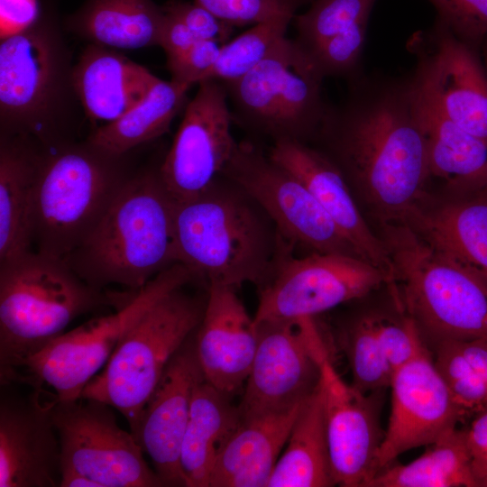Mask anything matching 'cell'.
Segmentation results:
<instances>
[{"instance_id":"obj_1","label":"cell","mask_w":487,"mask_h":487,"mask_svg":"<svg viewBox=\"0 0 487 487\" xmlns=\"http://www.w3.org/2000/svg\"><path fill=\"white\" fill-rule=\"evenodd\" d=\"M345 98L328 105L314 136L322 152L359 191L380 224L404 223L431 179L422 94L405 77L361 73Z\"/></svg>"},{"instance_id":"obj_2","label":"cell","mask_w":487,"mask_h":487,"mask_svg":"<svg viewBox=\"0 0 487 487\" xmlns=\"http://www.w3.org/2000/svg\"><path fill=\"white\" fill-rule=\"evenodd\" d=\"M173 241L176 262L194 278L235 289L265 285L290 249L263 209L223 174L176 201Z\"/></svg>"},{"instance_id":"obj_3","label":"cell","mask_w":487,"mask_h":487,"mask_svg":"<svg viewBox=\"0 0 487 487\" xmlns=\"http://www.w3.org/2000/svg\"><path fill=\"white\" fill-rule=\"evenodd\" d=\"M175 203L159 170L131 176L94 231L64 262L93 288L139 290L177 263Z\"/></svg>"},{"instance_id":"obj_4","label":"cell","mask_w":487,"mask_h":487,"mask_svg":"<svg viewBox=\"0 0 487 487\" xmlns=\"http://www.w3.org/2000/svg\"><path fill=\"white\" fill-rule=\"evenodd\" d=\"M393 266L391 289L399 310L424 344L487 341V280L435 248L404 223L381 224Z\"/></svg>"},{"instance_id":"obj_5","label":"cell","mask_w":487,"mask_h":487,"mask_svg":"<svg viewBox=\"0 0 487 487\" xmlns=\"http://www.w3.org/2000/svg\"><path fill=\"white\" fill-rule=\"evenodd\" d=\"M62 259L32 250L0 263V381H17L23 363L78 317L108 303Z\"/></svg>"},{"instance_id":"obj_6","label":"cell","mask_w":487,"mask_h":487,"mask_svg":"<svg viewBox=\"0 0 487 487\" xmlns=\"http://www.w3.org/2000/svg\"><path fill=\"white\" fill-rule=\"evenodd\" d=\"M121 157L89 142L42 158L32 220L36 252L63 260L87 238L131 177Z\"/></svg>"},{"instance_id":"obj_7","label":"cell","mask_w":487,"mask_h":487,"mask_svg":"<svg viewBox=\"0 0 487 487\" xmlns=\"http://www.w3.org/2000/svg\"><path fill=\"white\" fill-rule=\"evenodd\" d=\"M181 289L168 292L141 316L80 397L118 410L133 436L142 409L168 363L196 332L203 317L206 300Z\"/></svg>"},{"instance_id":"obj_8","label":"cell","mask_w":487,"mask_h":487,"mask_svg":"<svg viewBox=\"0 0 487 487\" xmlns=\"http://www.w3.org/2000/svg\"><path fill=\"white\" fill-rule=\"evenodd\" d=\"M194 279L181 263H174L152 279L115 312L92 318L64 332L23 364L20 381L50 393L55 402H73L107 363L117 345L160 298ZM18 375V377H19ZM18 380V378H17Z\"/></svg>"},{"instance_id":"obj_9","label":"cell","mask_w":487,"mask_h":487,"mask_svg":"<svg viewBox=\"0 0 487 487\" xmlns=\"http://www.w3.org/2000/svg\"><path fill=\"white\" fill-rule=\"evenodd\" d=\"M321 78L294 39L285 37L243 77L223 83L233 116L274 142L314 138L328 104Z\"/></svg>"},{"instance_id":"obj_10","label":"cell","mask_w":487,"mask_h":487,"mask_svg":"<svg viewBox=\"0 0 487 487\" xmlns=\"http://www.w3.org/2000/svg\"><path fill=\"white\" fill-rule=\"evenodd\" d=\"M258 344L242 400L241 418L301 405L318 387L329 355L314 317L255 324Z\"/></svg>"},{"instance_id":"obj_11","label":"cell","mask_w":487,"mask_h":487,"mask_svg":"<svg viewBox=\"0 0 487 487\" xmlns=\"http://www.w3.org/2000/svg\"><path fill=\"white\" fill-rule=\"evenodd\" d=\"M390 283L386 271L361 257L335 253L289 255L262 287L254 323L314 317Z\"/></svg>"},{"instance_id":"obj_12","label":"cell","mask_w":487,"mask_h":487,"mask_svg":"<svg viewBox=\"0 0 487 487\" xmlns=\"http://www.w3.org/2000/svg\"><path fill=\"white\" fill-rule=\"evenodd\" d=\"M52 419L60 471L77 472L98 487L164 486L133 434L118 426L111 406L91 399L54 401Z\"/></svg>"},{"instance_id":"obj_13","label":"cell","mask_w":487,"mask_h":487,"mask_svg":"<svg viewBox=\"0 0 487 487\" xmlns=\"http://www.w3.org/2000/svg\"><path fill=\"white\" fill-rule=\"evenodd\" d=\"M221 174L263 209L290 248L361 257L307 187L252 143H238Z\"/></svg>"},{"instance_id":"obj_14","label":"cell","mask_w":487,"mask_h":487,"mask_svg":"<svg viewBox=\"0 0 487 487\" xmlns=\"http://www.w3.org/2000/svg\"><path fill=\"white\" fill-rule=\"evenodd\" d=\"M407 48L424 96L448 119L487 142V74L480 50L435 20L414 32Z\"/></svg>"},{"instance_id":"obj_15","label":"cell","mask_w":487,"mask_h":487,"mask_svg":"<svg viewBox=\"0 0 487 487\" xmlns=\"http://www.w3.org/2000/svg\"><path fill=\"white\" fill-rule=\"evenodd\" d=\"M198 85L159 169L176 201L206 189L223 172L238 144L231 132L234 118L225 85L213 79Z\"/></svg>"},{"instance_id":"obj_16","label":"cell","mask_w":487,"mask_h":487,"mask_svg":"<svg viewBox=\"0 0 487 487\" xmlns=\"http://www.w3.org/2000/svg\"><path fill=\"white\" fill-rule=\"evenodd\" d=\"M391 409L378 456L379 472L404 452L429 446L464 416L423 343L392 376Z\"/></svg>"},{"instance_id":"obj_17","label":"cell","mask_w":487,"mask_h":487,"mask_svg":"<svg viewBox=\"0 0 487 487\" xmlns=\"http://www.w3.org/2000/svg\"><path fill=\"white\" fill-rule=\"evenodd\" d=\"M326 436L335 485L368 487L379 473L381 433L373 393L346 383L329 355L321 362Z\"/></svg>"},{"instance_id":"obj_18","label":"cell","mask_w":487,"mask_h":487,"mask_svg":"<svg viewBox=\"0 0 487 487\" xmlns=\"http://www.w3.org/2000/svg\"><path fill=\"white\" fill-rule=\"evenodd\" d=\"M6 387L0 398V487H60L54 400L35 390L24 396Z\"/></svg>"},{"instance_id":"obj_19","label":"cell","mask_w":487,"mask_h":487,"mask_svg":"<svg viewBox=\"0 0 487 487\" xmlns=\"http://www.w3.org/2000/svg\"><path fill=\"white\" fill-rule=\"evenodd\" d=\"M191 336L168 363L142 409L134 436L164 486H185L180 450L194 389L203 378Z\"/></svg>"},{"instance_id":"obj_20","label":"cell","mask_w":487,"mask_h":487,"mask_svg":"<svg viewBox=\"0 0 487 487\" xmlns=\"http://www.w3.org/2000/svg\"><path fill=\"white\" fill-rule=\"evenodd\" d=\"M258 332L235 288L209 284L203 317L194 335L195 354L207 382L232 396L249 375Z\"/></svg>"},{"instance_id":"obj_21","label":"cell","mask_w":487,"mask_h":487,"mask_svg":"<svg viewBox=\"0 0 487 487\" xmlns=\"http://www.w3.org/2000/svg\"><path fill=\"white\" fill-rule=\"evenodd\" d=\"M269 157L296 176L311 192L360 256L393 280L387 249L362 215L341 170L322 152L292 139L274 142Z\"/></svg>"},{"instance_id":"obj_22","label":"cell","mask_w":487,"mask_h":487,"mask_svg":"<svg viewBox=\"0 0 487 487\" xmlns=\"http://www.w3.org/2000/svg\"><path fill=\"white\" fill-rule=\"evenodd\" d=\"M58 61L51 35L36 23L4 36L0 44L2 118L26 124L42 115L54 93Z\"/></svg>"},{"instance_id":"obj_23","label":"cell","mask_w":487,"mask_h":487,"mask_svg":"<svg viewBox=\"0 0 487 487\" xmlns=\"http://www.w3.org/2000/svg\"><path fill=\"white\" fill-rule=\"evenodd\" d=\"M461 265L487 280V187L426 196L404 222Z\"/></svg>"},{"instance_id":"obj_24","label":"cell","mask_w":487,"mask_h":487,"mask_svg":"<svg viewBox=\"0 0 487 487\" xmlns=\"http://www.w3.org/2000/svg\"><path fill=\"white\" fill-rule=\"evenodd\" d=\"M159 78L146 68L104 46L85 51L73 84L87 115L111 123L143 100Z\"/></svg>"},{"instance_id":"obj_25","label":"cell","mask_w":487,"mask_h":487,"mask_svg":"<svg viewBox=\"0 0 487 487\" xmlns=\"http://www.w3.org/2000/svg\"><path fill=\"white\" fill-rule=\"evenodd\" d=\"M301 405L242 419L217 457L209 487H267Z\"/></svg>"},{"instance_id":"obj_26","label":"cell","mask_w":487,"mask_h":487,"mask_svg":"<svg viewBox=\"0 0 487 487\" xmlns=\"http://www.w3.org/2000/svg\"><path fill=\"white\" fill-rule=\"evenodd\" d=\"M230 397L204 377L195 386L179 458L185 487H209L217 457L240 426Z\"/></svg>"},{"instance_id":"obj_27","label":"cell","mask_w":487,"mask_h":487,"mask_svg":"<svg viewBox=\"0 0 487 487\" xmlns=\"http://www.w3.org/2000/svg\"><path fill=\"white\" fill-rule=\"evenodd\" d=\"M421 94L431 178L444 179L452 192L487 187V142L452 122Z\"/></svg>"},{"instance_id":"obj_28","label":"cell","mask_w":487,"mask_h":487,"mask_svg":"<svg viewBox=\"0 0 487 487\" xmlns=\"http://www.w3.org/2000/svg\"><path fill=\"white\" fill-rule=\"evenodd\" d=\"M319 383L303 402L267 487L334 486Z\"/></svg>"},{"instance_id":"obj_29","label":"cell","mask_w":487,"mask_h":487,"mask_svg":"<svg viewBox=\"0 0 487 487\" xmlns=\"http://www.w3.org/2000/svg\"><path fill=\"white\" fill-rule=\"evenodd\" d=\"M41 160L22 146L2 141L0 263L31 251L33 204Z\"/></svg>"},{"instance_id":"obj_30","label":"cell","mask_w":487,"mask_h":487,"mask_svg":"<svg viewBox=\"0 0 487 487\" xmlns=\"http://www.w3.org/2000/svg\"><path fill=\"white\" fill-rule=\"evenodd\" d=\"M164 15L152 0H87L71 24L96 45L134 50L158 45Z\"/></svg>"},{"instance_id":"obj_31","label":"cell","mask_w":487,"mask_h":487,"mask_svg":"<svg viewBox=\"0 0 487 487\" xmlns=\"http://www.w3.org/2000/svg\"><path fill=\"white\" fill-rule=\"evenodd\" d=\"M188 87L161 78L139 104L118 119L99 127L90 143L114 156L164 134L183 106Z\"/></svg>"},{"instance_id":"obj_32","label":"cell","mask_w":487,"mask_h":487,"mask_svg":"<svg viewBox=\"0 0 487 487\" xmlns=\"http://www.w3.org/2000/svg\"><path fill=\"white\" fill-rule=\"evenodd\" d=\"M406 464H391L368 487H480L473 470L464 428H454Z\"/></svg>"},{"instance_id":"obj_33","label":"cell","mask_w":487,"mask_h":487,"mask_svg":"<svg viewBox=\"0 0 487 487\" xmlns=\"http://www.w3.org/2000/svg\"><path fill=\"white\" fill-rule=\"evenodd\" d=\"M294 13L252 25L221 46L218 59L205 80H235L258 65L287 34ZM199 84V83H198Z\"/></svg>"},{"instance_id":"obj_34","label":"cell","mask_w":487,"mask_h":487,"mask_svg":"<svg viewBox=\"0 0 487 487\" xmlns=\"http://www.w3.org/2000/svg\"><path fill=\"white\" fill-rule=\"evenodd\" d=\"M345 348L354 387L365 394L390 387L394 372L381 346L369 313L349 326L345 334Z\"/></svg>"},{"instance_id":"obj_35","label":"cell","mask_w":487,"mask_h":487,"mask_svg":"<svg viewBox=\"0 0 487 487\" xmlns=\"http://www.w3.org/2000/svg\"><path fill=\"white\" fill-rule=\"evenodd\" d=\"M376 0H314L309 9L294 16L297 44L310 50L355 24L369 21Z\"/></svg>"},{"instance_id":"obj_36","label":"cell","mask_w":487,"mask_h":487,"mask_svg":"<svg viewBox=\"0 0 487 487\" xmlns=\"http://www.w3.org/2000/svg\"><path fill=\"white\" fill-rule=\"evenodd\" d=\"M435 363L464 418L487 408V386L455 341L434 346Z\"/></svg>"},{"instance_id":"obj_37","label":"cell","mask_w":487,"mask_h":487,"mask_svg":"<svg viewBox=\"0 0 487 487\" xmlns=\"http://www.w3.org/2000/svg\"><path fill=\"white\" fill-rule=\"evenodd\" d=\"M368 22L359 23L310 50L302 49L321 78L335 77L348 81L363 72L362 60Z\"/></svg>"},{"instance_id":"obj_38","label":"cell","mask_w":487,"mask_h":487,"mask_svg":"<svg viewBox=\"0 0 487 487\" xmlns=\"http://www.w3.org/2000/svg\"><path fill=\"white\" fill-rule=\"evenodd\" d=\"M438 22L458 39L481 51L487 38V0H427Z\"/></svg>"},{"instance_id":"obj_39","label":"cell","mask_w":487,"mask_h":487,"mask_svg":"<svg viewBox=\"0 0 487 487\" xmlns=\"http://www.w3.org/2000/svg\"><path fill=\"white\" fill-rule=\"evenodd\" d=\"M399 311V317L369 313L375 334L394 372L406 364L424 343L413 321Z\"/></svg>"},{"instance_id":"obj_40","label":"cell","mask_w":487,"mask_h":487,"mask_svg":"<svg viewBox=\"0 0 487 487\" xmlns=\"http://www.w3.org/2000/svg\"><path fill=\"white\" fill-rule=\"evenodd\" d=\"M232 26L254 25L295 13L305 0H195Z\"/></svg>"},{"instance_id":"obj_41","label":"cell","mask_w":487,"mask_h":487,"mask_svg":"<svg viewBox=\"0 0 487 487\" xmlns=\"http://www.w3.org/2000/svg\"><path fill=\"white\" fill-rule=\"evenodd\" d=\"M221 46L214 41H198L181 53L167 58L171 80L188 87L204 81L218 59Z\"/></svg>"},{"instance_id":"obj_42","label":"cell","mask_w":487,"mask_h":487,"mask_svg":"<svg viewBox=\"0 0 487 487\" xmlns=\"http://www.w3.org/2000/svg\"><path fill=\"white\" fill-rule=\"evenodd\" d=\"M162 7L202 41H214L223 45L228 41L234 29V26L223 22L196 1L174 0Z\"/></svg>"},{"instance_id":"obj_43","label":"cell","mask_w":487,"mask_h":487,"mask_svg":"<svg viewBox=\"0 0 487 487\" xmlns=\"http://www.w3.org/2000/svg\"><path fill=\"white\" fill-rule=\"evenodd\" d=\"M464 432L475 477L480 487H487V408L473 416Z\"/></svg>"},{"instance_id":"obj_44","label":"cell","mask_w":487,"mask_h":487,"mask_svg":"<svg viewBox=\"0 0 487 487\" xmlns=\"http://www.w3.org/2000/svg\"><path fill=\"white\" fill-rule=\"evenodd\" d=\"M164 14L158 45L165 51L167 58L178 55L198 41H202L179 20L165 11Z\"/></svg>"},{"instance_id":"obj_45","label":"cell","mask_w":487,"mask_h":487,"mask_svg":"<svg viewBox=\"0 0 487 487\" xmlns=\"http://www.w3.org/2000/svg\"><path fill=\"white\" fill-rule=\"evenodd\" d=\"M35 0H1V24L4 36L24 30L35 23Z\"/></svg>"},{"instance_id":"obj_46","label":"cell","mask_w":487,"mask_h":487,"mask_svg":"<svg viewBox=\"0 0 487 487\" xmlns=\"http://www.w3.org/2000/svg\"><path fill=\"white\" fill-rule=\"evenodd\" d=\"M455 342L487 386V341L473 339Z\"/></svg>"},{"instance_id":"obj_47","label":"cell","mask_w":487,"mask_h":487,"mask_svg":"<svg viewBox=\"0 0 487 487\" xmlns=\"http://www.w3.org/2000/svg\"><path fill=\"white\" fill-rule=\"evenodd\" d=\"M481 51H482V56H483V65H484V68H485V71H486V74H487V38L484 40L482 45V48H481Z\"/></svg>"}]
</instances>
